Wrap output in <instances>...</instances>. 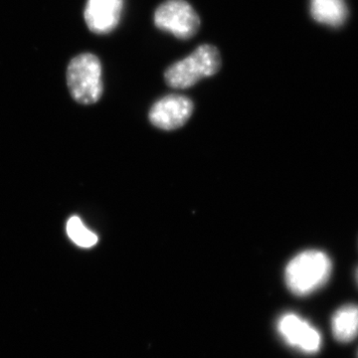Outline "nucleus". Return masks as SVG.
I'll return each instance as SVG.
<instances>
[{
	"label": "nucleus",
	"mask_w": 358,
	"mask_h": 358,
	"mask_svg": "<svg viewBox=\"0 0 358 358\" xmlns=\"http://www.w3.org/2000/svg\"><path fill=\"white\" fill-rule=\"evenodd\" d=\"M333 271L331 259L319 250L301 252L285 271L287 287L296 296H307L324 287Z\"/></svg>",
	"instance_id": "obj_1"
},
{
	"label": "nucleus",
	"mask_w": 358,
	"mask_h": 358,
	"mask_svg": "<svg viewBox=\"0 0 358 358\" xmlns=\"http://www.w3.org/2000/svg\"><path fill=\"white\" fill-rule=\"evenodd\" d=\"M221 65V54L215 46L200 45L187 57L167 68L164 79L173 88H189L199 83L200 80L215 75Z\"/></svg>",
	"instance_id": "obj_2"
},
{
	"label": "nucleus",
	"mask_w": 358,
	"mask_h": 358,
	"mask_svg": "<svg viewBox=\"0 0 358 358\" xmlns=\"http://www.w3.org/2000/svg\"><path fill=\"white\" fill-rule=\"evenodd\" d=\"M67 85L76 102L90 105L103 95L102 65L91 53L80 54L72 59L67 68Z\"/></svg>",
	"instance_id": "obj_3"
},
{
	"label": "nucleus",
	"mask_w": 358,
	"mask_h": 358,
	"mask_svg": "<svg viewBox=\"0 0 358 358\" xmlns=\"http://www.w3.org/2000/svg\"><path fill=\"white\" fill-rule=\"evenodd\" d=\"M154 21L159 29L182 40L192 38L200 27L199 14L186 0L162 2L155 10Z\"/></svg>",
	"instance_id": "obj_4"
},
{
	"label": "nucleus",
	"mask_w": 358,
	"mask_h": 358,
	"mask_svg": "<svg viewBox=\"0 0 358 358\" xmlns=\"http://www.w3.org/2000/svg\"><path fill=\"white\" fill-rule=\"evenodd\" d=\"M277 329L287 345L301 352L313 355L320 350L322 341L320 331L296 313L282 315L278 320Z\"/></svg>",
	"instance_id": "obj_5"
},
{
	"label": "nucleus",
	"mask_w": 358,
	"mask_h": 358,
	"mask_svg": "<svg viewBox=\"0 0 358 358\" xmlns=\"http://www.w3.org/2000/svg\"><path fill=\"white\" fill-rule=\"evenodd\" d=\"M193 103L180 95H169L160 99L150 110V120L157 128L171 131L180 128L192 117Z\"/></svg>",
	"instance_id": "obj_6"
},
{
	"label": "nucleus",
	"mask_w": 358,
	"mask_h": 358,
	"mask_svg": "<svg viewBox=\"0 0 358 358\" xmlns=\"http://www.w3.org/2000/svg\"><path fill=\"white\" fill-rule=\"evenodd\" d=\"M124 9V0H88L85 20L92 32L106 34L119 24Z\"/></svg>",
	"instance_id": "obj_7"
},
{
	"label": "nucleus",
	"mask_w": 358,
	"mask_h": 358,
	"mask_svg": "<svg viewBox=\"0 0 358 358\" xmlns=\"http://www.w3.org/2000/svg\"><path fill=\"white\" fill-rule=\"evenodd\" d=\"M334 338L348 343L358 336V306L346 305L338 308L331 320Z\"/></svg>",
	"instance_id": "obj_8"
},
{
	"label": "nucleus",
	"mask_w": 358,
	"mask_h": 358,
	"mask_svg": "<svg viewBox=\"0 0 358 358\" xmlns=\"http://www.w3.org/2000/svg\"><path fill=\"white\" fill-rule=\"evenodd\" d=\"M310 14L322 24L338 27L348 17L345 0H310Z\"/></svg>",
	"instance_id": "obj_9"
},
{
	"label": "nucleus",
	"mask_w": 358,
	"mask_h": 358,
	"mask_svg": "<svg viewBox=\"0 0 358 358\" xmlns=\"http://www.w3.org/2000/svg\"><path fill=\"white\" fill-rule=\"evenodd\" d=\"M68 236L77 246L82 248H91L98 243V236L88 228L85 227L81 219L73 216L66 226Z\"/></svg>",
	"instance_id": "obj_10"
},
{
	"label": "nucleus",
	"mask_w": 358,
	"mask_h": 358,
	"mask_svg": "<svg viewBox=\"0 0 358 358\" xmlns=\"http://www.w3.org/2000/svg\"><path fill=\"white\" fill-rule=\"evenodd\" d=\"M357 281L358 282V268H357Z\"/></svg>",
	"instance_id": "obj_11"
}]
</instances>
